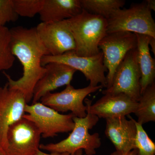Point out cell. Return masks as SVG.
<instances>
[{
  "label": "cell",
  "instance_id": "6da1fadb",
  "mask_svg": "<svg viewBox=\"0 0 155 155\" xmlns=\"http://www.w3.org/2000/svg\"><path fill=\"white\" fill-rule=\"evenodd\" d=\"M11 51L23 67V75L14 80L5 71L9 88L21 92L26 103L33 98L35 87L46 72L41 64L42 58L49 55L37 33L36 28L17 26L10 29Z\"/></svg>",
  "mask_w": 155,
  "mask_h": 155
},
{
  "label": "cell",
  "instance_id": "7a4b0ae2",
  "mask_svg": "<svg viewBox=\"0 0 155 155\" xmlns=\"http://www.w3.org/2000/svg\"><path fill=\"white\" fill-rule=\"evenodd\" d=\"M66 21L75 40L78 56L90 57L101 52L99 44L107 34V19L82 9L80 14Z\"/></svg>",
  "mask_w": 155,
  "mask_h": 155
},
{
  "label": "cell",
  "instance_id": "3957f363",
  "mask_svg": "<svg viewBox=\"0 0 155 155\" xmlns=\"http://www.w3.org/2000/svg\"><path fill=\"white\" fill-rule=\"evenodd\" d=\"M84 118L73 117L74 127L67 138L57 143L41 144L40 149L51 152L67 153L75 155L78 150H84L86 155H95L101 145L99 133L90 134L89 130L95 126L99 118L91 114L86 107Z\"/></svg>",
  "mask_w": 155,
  "mask_h": 155
},
{
  "label": "cell",
  "instance_id": "277c9868",
  "mask_svg": "<svg viewBox=\"0 0 155 155\" xmlns=\"http://www.w3.org/2000/svg\"><path fill=\"white\" fill-rule=\"evenodd\" d=\"M146 2L114 12L107 20V33L130 32L155 38V22Z\"/></svg>",
  "mask_w": 155,
  "mask_h": 155
},
{
  "label": "cell",
  "instance_id": "5b68a950",
  "mask_svg": "<svg viewBox=\"0 0 155 155\" xmlns=\"http://www.w3.org/2000/svg\"><path fill=\"white\" fill-rule=\"evenodd\" d=\"M23 118L33 122L44 138L53 137L59 133L72 131L74 127L73 114H62L40 102L25 105Z\"/></svg>",
  "mask_w": 155,
  "mask_h": 155
},
{
  "label": "cell",
  "instance_id": "8992f818",
  "mask_svg": "<svg viewBox=\"0 0 155 155\" xmlns=\"http://www.w3.org/2000/svg\"><path fill=\"white\" fill-rule=\"evenodd\" d=\"M58 63L65 64L83 73L90 85L93 87L101 85L107 87L105 72L107 69L103 63L102 51L96 55L90 57L78 56L75 51H70L59 56L48 55L42 58L41 64L44 66L50 63Z\"/></svg>",
  "mask_w": 155,
  "mask_h": 155
},
{
  "label": "cell",
  "instance_id": "52a82bcc",
  "mask_svg": "<svg viewBox=\"0 0 155 155\" xmlns=\"http://www.w3.org/2000/svg\"><path fill=\"white\" fill-rule=\"evenodd\" d=\"M135 34L130 32H117L107 34L101 40L99 48L103 54V63L108 71L107 87L110 88L117 67L130 50L137 48Z\"/></svg>",
  "mask_w": 155,
  "mask_h": 155
},
{
  "label": "cell",
  "instance_id": "ba28073f",
  "mask_svg": "<svg viewBox=\"0 0 155 155\" xmlns=\"http://www.w3.org/2000/svg\"><path fill=\"white\" fill-rule=\"evenodd\" d=\"M137 56V48L127 53L116 69L112 85L103 91V94L123 93L138 102L141 97V74Z\"/></svg>",
  "mask_w": 155,
  "mask_h": 155
},
{
  "label": "cell",
  "instance_id": "9c48e42d",
  "mask_svg": "<svg viewBox=\"0 0 155 155\" xmlns=\"http://www.w3.org/2000/svg\"><path fill=\"white\" fill-rule=\"evenodd\" d=\"M100 85H89L82 88L75 89L71 84L60 92L49 93L41 99V103L58 112L70 111L74 117L84 118L87 115L86 106L84 104L85 98L91 93L102 88Z\"/></svg>",
  "mask_w": 155,
  "mask_h": 155
},
{
  "label": "cell",
  "instance_id": "30bf717a",
  "mask_svg": "<svg viewBox=\"0 0 155 155\" xmlns=\"http://www.w3.org/2000/svg\"><path fill=\"white\" fill-rule=\"evenodd\" d=\"M27 104L21 92L9 88L7 83L0 87V150L4 155L9 128L23 118Z\"/></svg>",
  "mask_w": 155,
  "mask_h": 155
},
{
  "label": "cell",
  "instance_id": "8fae6325",
  "mask_svg": "<svg viewBox=\"0 0 155 155\" xmlns=\"http://www.w3.org/2000/svg\"><path fill=\"white\" fill-rule=\"evenodd\" d=\"M41 136L33 122L22 118L9 128L5 155H35L40 150Z\"/></svg>",
  "mask_w": 155,
  "mask_h": 155
},
{
  "label": "cell",
  "instance_id": "7c38bea8",
  "mask_svg": "<svg viewBox=\"0 0 155 155\" xmlns=\"http://www.w3.org/2000/svg\"><path fill=\"white\" fill-rule=\"evenodd\" d=\"M35 28L49 55H61L75 51V40L66 20L58 22H41Z\"/></svg>",
  "mask_w": 155,
  "mask_h": 155
},
{
  "label": "cell",
  "instance_id": "4fadbf2b",
  "mask_svg": "<svg viewBox=\"0 0 155 155\" xmlns=\"http://www.w3.org/2000/svg\"><path fill=\"white\" fill-rule=\"evenodd\" d=\"M91 104L92 101L85 99L86 107L91 114L99 118L109 119L126 117L135 112L138 102L123 93L107 94Z\"/></svg>",
  "mask_w": 155,
  "mask_h": 155
},
{
  "label": "cell",
  "instance_id": "5bb4252c",
  "mask_svg": "<svg viewBox=\"0 0 155 155\" xmlns=\"http://www.w3.org/2000/svg\"><path fill=\"white\" fill-rule=\"evenodd\" d=\"M46 72L38 81L34 90L32 104L61 87L70 84L76 70L61 63H50L44 66Z\"/></svg>",
  "mask_w": 155,
  "mask_h": 155
},
{
  "label": "cell",
  "instance_id": "9a60e30c",
  "mask_svg": "<svg viewBox=\"0 0 155 155\" xmlns=\"http://www.w3.org/2000/svg\"><path fill=\"white\" fill-rule=\"evenodd\" d=\"M127 116L129 120L125 116L106 119L105 134L116 151L124 153L136 149V121L129 115Z\"/></svg>",
  "mask_w": 155,
  "mask_h": 155
},
{
  "label": "cell",
  "instance_id": "2e32d148",
  "mask_svg": "<svg viewBox=\"0 0 155 155\" xmlns=\"http://www.w3.org/2000/svg\"><path fill=\"white\" fill-rule=\"evenodd\" d=\"M82 10L80 0H44L39 14L41 22H58L75 17Z\"/></svg>",
  "mask_w": 155,
  "mask_h": 155
},
{
  "label": "cell",
  "instance_id": "e0dca14e",
  "mask_svg": "<svg viewBox=\"0 0 155 155\" xmlns=\"http://www.w3.org/2000/svg\"><path fill=\"white\" fill-rule=\"evenodd\" d=\"M137 40V62L141 74V95L148 87L155 83V61L150 53L149 43L152 37L135 34Z\"/></svg>",
  "mask_w": 155,
  "mask_h": 155
},
{
  "label": "cell",
  "instance_id": "ac0fdd59",
  "mask_svg": "<svg viewBox=\"0 0 155 155\" xmlns=\"http://www.w3.org/2000/svg\"><path fill=\"white\" fill-rule=\"evenodd\" d=\"M137 123L142 125L155 121V83L148 87L141 95L134 113Z\"/></svg>",
  "mask_w": 155,
  "mask_h": 155
},
{
  "label": "cell",
  "instance_id": "d6986e66",
  "mask_svg": "<svg viewBox=\"0 0 155 155\" xmlns=\"http://www.w3.org/2000/svg\"><path fill=\"white\" fill-rule=\"evenodd\" d=\"M83 10L94 15L109 19L115 11L125 5L124 0H80Z\"/></svg>",
  "mask_w": 155,
  "mask_h": 155
},
{
  "label": "cell",
  "instance_id": "ffe728a7",
  "mask_svg": "<svg viewBox=\"0 0 155 155\" xmlns=\"http://www.w3.org/2000/svg\"><path fill=\"white\" fill-rule=\"evenodd\" d=\"M10 29L5 26H0V71L11 69L15 58L11 51Z\"/></svg>",
  "mask_w": 155,
  "mask_h": 155
},
{
  "label": "cell",
  "instance_id": "44dd1931",
  "mask_svg": "<svg viewBox=\"0 0 155 155\" xmlns=\"http://www.w3.org/2000/svg\"><path fill=\"white\" fill-rule=\"evenodd\" d=\"M14 11L18 16L31 18L39 14L44 0H12Z\"/></svg>",
  "mask_w": 155,
  "mask_h": 155
},
{
  "label": "cell",
  "instance_id": "7402d4cb",
  "mask_svg": "<svg viewBox=\"0 0 155 155\" xmlns=\"http://www.w3.org/2000/svg\"><path fill=\"white\" fill-rule=\"evenodd\" d=\"M137 133L135 146L139 155H155V143L150 138L142 125L136 121Z\"/></svg>",
  "mask_w": 155,
  "mask_h": 155
},
{
  "label": "cell",
  "instance_id": "603a6c76",
  "mask_svg": "<svg viewBox=\"0 0 155 155\" xmlns=\"http://www.w3.org/2000/svg\"><path fill=\"white\" fill-rule=\"evenodd\" d=\"M18 17L14 11L12 0H0V26L16 21Z\"/></svg>",
  "mask_w": 155,
  "mask_h": 155
},
{
  "label": "cell",
  "instance_id": "cb8c5ba5",
  "mask_svg": "<svg viewBox=\"0 0 155 155\" xmlns=\"http://www.w3.org/2000/svg\"><path fill=\"white\" fill-rule=\"evenodd\" d=\"M110 155H139V153L137 150L134 149L127 153L122 152L116 150Z\"/></svg>",
  "mask_w": 155,
  "mask_h": 155
},
{
  "label": "cell",
  "instance_id": "d4e9b609",
  "mask_svg": "<svg viewBox=\"0 0 155 155\" xmlns=\"http://www.w3.org/2000/svg\"><path fill=\"white\" fill-rule=\"evenodd\" d=\"M35 155H72L67 153L51 152L50 153H47L39 150Z\"/></svg>",
  "mask_w": 155,
  "mask_h": 155
},
{
  "label": "cell",
  "instance_id": "484cf974",
  "mask_svg": "<svg viewBox=\"0 0 155 155\" xmlns=\"http://www.w3.org/2000/svg\"><path fill=\"white\" fill-rule=\"evenodd\" d=\"M147 6L150 11H155V0H147Z\"/></svg>",
  "mask_w": 155,
  "mask_h": 155
},
{
  "label": "cell",
  "instance_id": "4316f807",
  "mask_svg": "<svg viewBox=\"0 0 155 155\" xmlns=\"http://www.w3.org/2000/svg\"><path fill=\"white\" fill-rule=\"evenodd\" d=\"M149 46L151 47L152 51L154 54H155V38H151L149 43Z\"/></svg>",
  "mask_w": 155,
  "mask_h": 155
},
{
  "label": "cell",
  "instance_id": "83f0119b",
  "mask_svg": "<svg viewBox=\"0 0 155 155\" xmlns=\"http://www.w3.org/2000/svg\"><path fill=\"white\" fill-rule=\"evenodd\" d=\"M75 155H83V150H78L75 153Z\"/></svg>",
  "mask_w": 155,
  "mask_h": 155
},
{
  "label": "cell",
  "instance_id": "f1b7e54d",
  "mask_svg": "<svg viewBox=\"0 0 155 155\" xmlns=\"http://www.w3.org/2000/svg\"><path fill=\"white\" fill-rule=\"evenodd\" d=\"M0 155H4V154L2 153V152L1 151V150H0Z\"/></svg>",
  "mask_w": 155,
  "mask_h": 155
}]
</instances>
